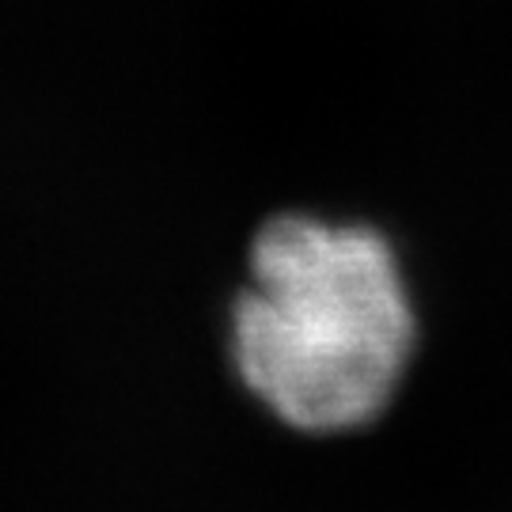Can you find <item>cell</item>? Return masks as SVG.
<instances>
[{
    "mask_svg": "<svg viewBox=\"0 0 512 512\" xmlns=\"http://www.w3.org/2000/svg\"><path fill=\"white\" fill-rule=\"evenodd\" d=\"M232 346L243 384L285 425L346 433L372 421L414 349V311L384 236L270 220L251 247Z\"/></svg>",
    "mask_w": 512,
    "mask_h": 512,
    "instance_id": "obj_1",
    "label": "cell"
}]
</instances>
